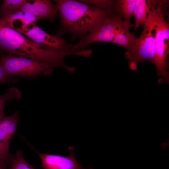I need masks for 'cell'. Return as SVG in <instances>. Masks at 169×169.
<instances>
[{"instance_id":"6da1fadb","label":"cell","mask_w":169,"mask_h":169,"mask_svg":"<svg viewBox=\"0 0 169 169\" xmlns=\"http://www.w3.org/2000/svg\"><path fill=\"white\" fill-rule=\"evenodd\" d=\"M62 27L83 36L113 14V10L98 8L80 1L55 0Z\"/></svg>"},{"instance_id":"7a4b0ae2","label":"cell","mask_w":169,"mask_h":169,"mask_svg":"<svg viewBox=\"0 0 169 169\" xmlns=\"http://www.w3.org/2000/svg\"><path fill=\"white\" fill-rule=\"evenodd\" d=\"M30 58L64 68L63 59L69 55L68 51H53L41 48L20 32L0 20V53Z\"/></svg>"},{"instance_id":"3957f363","label":"cell","mask_w":169,"mask_h":169,"mask_svg":"<svg viewBox=\"0 0 169 169\" xmlns=\"http://www.w3.org/2000/svg\"><path fill=\"white\" fill-rule=\"evenodd\" d=\"M158 1L151 16L156 35V52L154 63L159 84L169 82V73L166 59L169 52V25L163 12V3Z\"/></svg>"},{"instance_id":"277c9868","label":"cell","mask_w":169,"mask_h":169,"mask_svg":"<svg viewBox=\"0 0 169 169\" xmlns=\"http://www.w3.org/2000/svg\"><path fill=\"white\" fill-rule=\"evenodd\" d=\"M151 14L143 26L140 37L136 38L131 49L125 53L131 69H137V64L144 61L154 63L156 52V35Z\"/></svg>"},{"instance_id":"5b68a950","label":"cell","mask_w":169,"mask_h":169,"mask_svg":"<svg viewBox=\"0 0 169 169\" xmlns=\"http://www.w3.org/2000/svg\"><path fill=\"white\" fill-rule=\"evenodd\" d=\"M0 60L6 73L11 76L32 77L42 74L48 75L52 73L53 67H57L32 59L8 54L1 55Z\"/></svg>"},{"instance_id":"8992f818","label":"cell","mask_w":169,"mask_h":169,"mask_svg":"<svg viewBox=\"0 0 169 169\" xmlns=\"http://www.w3.org/2000/svg\"><path fill=\"white\" fill-rule=\"evenodd\" d=\"M119 14H113L83 36L73 46L72 51H81L88 45L97 42H111L116 30L123 26V19Z\"/></svg>"},{"instance_id":"52a82bcc","label":"cell","mask_w":169,"mask_h":169,"mask_svg":"<svg viewBox=\"0 0 169 169\" xmlns=\"http://www.w3.org/2000/svg\"><path fill=\"white\" fill-rule=\"evenodd\" d=\"M20 33L27 36L36 45L48 50L57 52L72 50L73 45L69 44L60 35H50L36 25L26 28Z\"/></svg>"},{"instance_id":"ba28073f","label":"cell","mask_w":169,"mask_h":169,"mask_svg":"<svg viewBox=\"0 0 169 169\" xmlns=\"http://www.w3.org/2000/svg\"><path fill=\"white\" fill-rule=\"evenodd\" d=\"M33 149L39 156L41 166L44 169H93L82 166L77 161L74 154L75 150L72 146L68 148L69 156H68L43 154Z\"/></svg>"},{"instance_id":"9c48e42d","label":"cell","mask_w":169,"mask_h":169,"mask_svg":"<svg viewBox=\"0 0 169 169\" xmlns=\"http://www.w3.org/2000/svg\"><path fill=\"white\" fill-rule=\"evenodd\" d=\"M19 119L18 112L10 116L4 115L0 119V161L9 158L10 144Z\"/></svg>"},{"instance_id":"30bf717a","label":"cell","mask_w":169,"mask_h":169,"mask_svg":"<svg viewBox=\"0 0 169 169\" xmlns=\"http://www.w3.org/2000/svg\"><path fill=\"white\" fill-rule=\"evenodd\" d=\"M29 13L38 20L46 18L54 21L58 13L56 4L49 0H28L20 11Z\"/></svg>"},{"instance_id":"8fae6325","label":"cell","mask_w":169,"mask_h":169,"mask_svg":"<svg viewBox=\"0 0 169 169\" xmlns=\"http://www.w3.org/2000/svg\"><path fill=\"white\" fill-rule=\"evenodd\" d=\"M0 20L19 32L36 25L38 20L34 16L22 11L3 15L0 17Z\"/></svg>"},{"instance_id":"7c38bea8","label":"cell","mask_w":169,"mask_h":169,"mask_svg":"<svg viewBox=\"0 0 169 169\" xmlns=\"http://www.w3.org/2000/svg\"><path fill=\"white\" fill-rule=\"evenodd\" d=\"M158 1L136 0L134 16L135 30L140 25L144 26L156 8Z\"/></svg>"},{"instance_id":"4fadbf2b","label":"cell","mask_w":169,"mask_h":169,"mask_svg":"<svg viewBox=\"0 0 169 169\" xmlns=\"http://www.w3.org/2000/svg\"><path fill=\"white\" fill-rule=\"evenodd\" d=\"M136 0H119L115 1V8L119 14L123 16V25L127 29L133 25L130 22L134 16V11Z\"/></svg>"},{"instance_id":"5bb4252c","label":"cell","mask_w":169,"mask_h":169,"mask_svg":"<svg viewBox=\"0 0 169 169\" xmlns=\"http://www.w3.org/2000/svg\"><path fill=\"white\" fill-rule=\"evenodd\" d=\"M136 38L134 33L123 25L116 30L111 43L119 45L129 51L132 48Z\"/></svg>"},{"instance_id":"9a60e30c","label":"cell","mask_w":169,"mask_h":169,"mask_svg":"<svg viewBox=\"0 0 169 169\" xmlns=\"http://www.w3.org/2000/svg\"><path fill=\"white\" fill-rule=\"evenodd\" d=\"M26 0H4L0 5V17L6 14L14 13L20 11L27 2Z\"/></svg>"},{"instance_id":"2e32d148","label":"cell","mask_w":169,"mask_h":169,"mask_svg":"<svg viewBox=\"0 0 169 169\" xmlns=\"http://www.w3.org/2000/svg\"><path fill=\"white\" fill-rule=\"evenodd\" d=\"M9 166L8 169H35L24 159L20 150L12 156Z\"/></svg>"},{"instance_id":"e0dca14e","label":"cell","mask_w":169,"mask_h":169,"mask_svg":"<svg viewBox=\"0 0 169 169\" xmlns=\"http://www.w3.org/2000/svg\"><path fill=\"white\" fill-rule=\"evenodd\" d=\"M21 97V93L15 87L10 88L5 94L0 95V119L4 115L3 109L6 102L9 99H19Z\"/></svg>"},{"instance_id":"ac0fdd59","label":"cell","mask_w":169,"mask_h":169,"mask_svg":"<svg viewBox=\"0 0 169 169\" xmlns=\"http://www.w3.org/2000/svg\"><path fill=\"white\" fill-rule=\"evenodd\" d=\"M81 1L99 8L113 10L115 8V1L109 0H84Z\"/></svg>"},{"instance_id":"d6986e66","label":"cell","mask_w":169,"mask_h":169,"mask_svg":"<svg viewBox=\"0 0 169 169\" xmlns=\"http://www.w3.org/2000/svg\"><path fill=\"white\" fill-rule=\"evenodd\" d=\"M17 79L8 75L5 71L0 60V83L14 82Z\"/></svg>"},{"instance_id":"ffe728a7","label":"cell","mask_w":169,"mask_h":169,"mask_svg":"<svg viewBox=\"0 0 169 169\" xmlns=\"http://www.w3.org/2000/svg\"><path fill=\"white\" fill-rule=\"evenodd\" d=\"M11 156L6 160L0 161V169H8L7 167L9 166Z\"/></svg>"},{"instance_id":"44dd1931","label":"cell","mask_w":169,"mask_h":169,"mask_svg":"<svg viewBox=\"0 0 169 169\" xmlns=\"http://www.w3.org/2000/svg\"><path fill=\"white\" fill-rule=\"evenodd\" d=\"M65 69L66 70L70 72H74L76 70V68L73 66H67Z\"/></svg>"}]
</instances>
